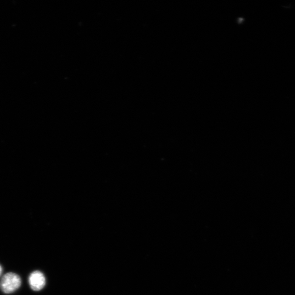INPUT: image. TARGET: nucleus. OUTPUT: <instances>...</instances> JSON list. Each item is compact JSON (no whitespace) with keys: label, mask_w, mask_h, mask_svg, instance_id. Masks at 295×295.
<instances>
[{"label":"nucleus","mask_w":295,"mask_h":295,"mask_svg":"<svg viewBox=\"0 0 295 295\" xmlns=\"http://www.w3.org/2000/svg\"><path fill=\"white\" fill-rule=\"evenodd\" d=\"M20 277L13 273H8L0 281V289L5 294H10L17 290L21 286Z\"/></svg>","instance_id":"nucleus-1"},{"label":"nucleus","mask_w":295,"mask_h":295,"mask_svg":"<svg viewBox=\"0 0 295 295\" xmlns=\"http://www.w3.org/2000/svg\"><path fill=\"white\" fill-rule=\"evenodd\" d=\"M30 287L33 291H40L45 286L46 278L40 271H34L29 278Z\"/></svg>","instance_id":"nucleus-2"},{"label":"nucleus","mask_w":295,"mask_h":295,"mask_svg":"<svg viewBox=\"0 0 295 295\" xmlns=\"http://www.w3.org/2000/svg\"><path fill=\"white\" fill-rule=\"evenodd\" d=\"M2 272V269L1 266H0V276L1 275Z\"/></svg>","instance_id":"nucleus-3"}]
</instances>
